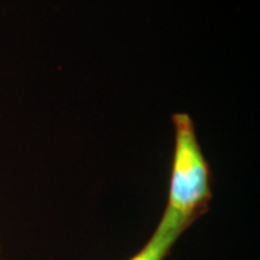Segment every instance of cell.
I'll return each instance as SVG.
<instances>
[{
  "mask_svg": "<svg viewBox=\"0 0 260 260\" xmlns=\"http://www.w3.org/2000/svg\"><path fill=\"white\" fill-rule=\"evenodd\" d=\"M188 229L189 225L181 221L177 215L164 211L148 242L127 260H165Z\"/></svg>",
  "mask_w": 260,
  "mask_h": 260,
  "instance_id": "cell-2",
  "label": "cell"
},
{
  "mask_svg": "<svg viewBox=\"0 0 260 260\" xmlns=\"http://www.w3.org/2000/svg\"><path fill=\"white\" fill-rule=\"evenodd\" d=\"M172 126L174 150L165 211L191 227L210 208L213 200L211 171L192 117L185 112L174 113Z\"/></svg>",
  "mask_w": 260,
  "mask_h": 260,
  "instance_id": "cell-1",
  "label": "cell"
},
{
  "mask_svg": "<svg viewBox=\"0 0 260 260\" xmlns=\"http://www.w3.org/2000/svg\"><path fill=\"white\" fill-rule=\"evenodd\" d=\"M0 250H2V247H0Z\"/></svg>",
  "mask_w": 260,
  "mask_h": 260,
  "instance_id": "cell-3",
  "label": "cell"
},
{
  "mask_svg": "<svg viewBox=\"0 0 260 260\" xmlns=\"http://www.w3.org/2000/svg\"><path fill=\"white\" fill-rule=\"evenodd\" d=\"M0 260H3V259H0Z\"/></svg>",
  "mask_w": 260,
  "mask_h": 260,
  "instance_id": "cell-4",
  "label": "cell"
}]
</instances>
